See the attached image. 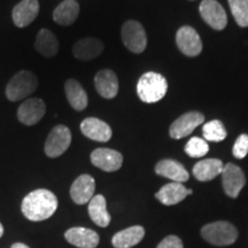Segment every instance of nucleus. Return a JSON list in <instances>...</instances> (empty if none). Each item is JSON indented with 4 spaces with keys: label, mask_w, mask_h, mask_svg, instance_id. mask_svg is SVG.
Returning <instances> with one entry per match:
<instances>
[{
    "label": "nucleus",
    "mask_w": 248,
    "mask_h": 248,
    "mask_svg": "<svg viewBox=\"0 0 248 248\" xmlns=\"http://www.w3.org/2000/svg\"><path fill=\"white\" fill-rule=\"evenodd\" d=\"M23 215L32 222L45 221L58 209V199L53 192L39 188L30 192L21 204Z\"/></svg>",
    "instance_id": "1"
},
{
    "label": "nucleus",
    "mask_w": 248,
    "mask_h": 248,
    "mask_svg": "<svg viewBox=\"0 0 248 248\" xmlns=\"http://www.w3.org/2000/svg\"><path fill=\"white\" fill-rule=\"evenodd\" d=\"M168 91L167 79L159 73L148 71L138 80L137 94L141 101L146 104H154L164 98Z\"/></svg>",
    "instance_id": "2"
},
{
    "label": "nucleus",
    "mask_w": 248,
    "mask_h": 248,
    "mask_svg": "<svg viewBox=\"0 0 248 248\" xmlns=\"http://www.w3.org/2000/svg\"><path fill=\"white\" fill-rule=\"evenodd\" d=\"M38 88V78L29 70H21L12 77L6 86V97L11 101H20L32 94Z\"/></svg>",
    "instance_id": "3"
},
{
    "label": "nucleus",
    "mask_w": 248,
    "mask_h": 248,
    "mask_svg": "<svg viewBox=\"0 0 248 248\" xmlns=\"http://www.w3.org/2000/svg\"><path fill=\"white\" fill-rule=\"evenodd\" d=\"M201 235L204 240L215 246H229L237 240L238 231L231 223L219 221L204 225L201 229Z\"/></svg>",
    "instance_id": "4"
},
{
    "label": "nucleus",
    "mask_w": 248,
    "mask_h": 248,
    "mask_svg": "<svg viewBox=\"0 0 248 248\" xmlns=\"http://www.w3.org/2000/svg\"><path fill=\"white\" fill-rule=\"evenodd\" d=\"M121 36H122L123 44L132 53H142L146 48V32L141 24L137 21H126L122 27Z\"/></svg>",
    "instance_id": "5"
},
{
    "label": "nucleus",
    "mask_w": 248,
    "mask_h": 248,
    "mask_svg": "<svg viewBox=\"0 0 248 248\" xmlns=\"http://www.w3.org/2000/svg\"><path fill=\"white\" fill-rule=\"evenodd\" d=\"M71 144L70 129L66 125H57L49 132L45 141L44 151L48 157L60 156Z\"/></svg>",
    "instance_id": "6"
},
{
    "label": "nucleus",
    "mask_w": 248,
    "mask_h": 248,
    "mask_svg": "<svg viewBox=\"0 0 248 248\" xmlns=\"http://www.w3.org/2000/svg\"><path fill=\"white\" fill-rule=\"evenodd\" d=\"M176 43L179 51L186 57H197L202 52V42L199 33L192 27L179 28L176 35Z\"/></svg>",
    "instance_id": "7"
},
{
    "label": "nucleus",
    "mask_w": 248,
    "mask_h": 248,
    "mask_svg": "<svg viewBox=\"0 0 248 248\" xmlns=\"http://www.w3.org/2000/svg\"><path fill=\"white\" fill-rule=\"evenodd\" d=\"M203 121L204 116L200 111H188V113L183 114L170 125V137L173 139L187 137L198 125H201L203 123Z\"/></svg>",
    "instance_id": "8"
},
{
    "label": "nucleus",
    "mask_w": 248,
    "mask_h": 248,
    "mask_svg": "<svg viewBox=\"0 0 248 248\" xmlns=\"http://www.w3.org/2000/svg\"><path fill=\"white\" fill-rule=\"evenodd\" d=\"M199 12L201 17L215 30H223L228 24V15L224 8L216 0H202Z\"/></svg>",
    "instance_id": "9"
},
{
    "label": "nucleus",
    "mask_w": 248,
    "mask_h": 248,
    "mask_svg": "<svg viewBox=\"0 0 248 248\" xmlns=\"http://www.w3.org/2000/svg\"><path fill=\"white\" fill-rule=\"evenodd\" d=\"M223 188H224L226 195L230 198H237L240 191L246 184V177L244 171L239 167L233 163L225 164L222 171Z\"/></svg>",
    "instance_id": "10"
},
{
    "label": "nucleus",
    "mask_w": 248,
    "mask_h": 248,
    "mask_svg": "<svg viewBox=\"0 0 248 248\" xmlns=\"http://www.w3.org/2000/svg\"><path fill=\"white\" fill-rule=\"evenodd\" d=\"M46 113L45 102L39 98H30L24 100L17 109V119L24 125H35Z\"/></svg>",
    "instance_id": "11"
},
{
    "label": "nucleus",
    "mask_w": 248,
    "mask_h": 248,
    "mask_svg": "<svg viewBox=\"0 0 248 248\" xmlns=\"http://www.w3.org/2000/svg\"><path fill=\"white\" fill-rule=\"evenodd\" d=\"M91 162L97 168L113 172L122 167L123 156L120 152L110 148H97L91 153Z\"/></svg>",
    "instance_id": "12"
},
{
    "label": "nucleus",
    "mask_w": 248,
    "mask_h": 248,
    "mask_svg": "<svg viewBox=\"0 0 248 248\" xmlns=\"http://www.w3.org/2000/svg\"><path fill=\"white\" fill-rule=\"evenodd\" d=\"M80 131L85 137L94 141L106 142L110 140L113 132L106 122L97 117H88L80 123Z\"/></svg>",
    "instance_id": "13"
},
{
    "label": "nucleus",
    "mask_w": 248,
    "mask_h": 248,
    "mask_svg": "<svg viewBox=\"0 0 248 248\" xmlns=\"http://www.w3.org/2000/svg\"><path fill=\"white\" fill-rule=\"evenodd\" d=\"M95 182L90 175H80L70 187V197L77 204H85L94 197Z\"/></svg>",
    "instance_id": "14"
},
{
    "label": "nucleus",
    "mask_w": 248,
    "mask_h": 248,
    "mask_svg": "<svg viewBox=\"0 0 248 248\" xmlns=\"http://www.w3.org/2000/svg\"><path fill=\"white\" fill-rule=\"evenodd\" d=\"M39 13L38 0H22L13 9V22L17 28H26L36 20Z\"/></svg>",
    "instance_id": "15"
},
{
    "label": "nucleus",
    "mask_w": 248,
    "mask_h": 248,
    "mask_svg": "<svg viewBox=\"0 0 248 248\" xmlns=\"http://www.w3.org/2000/svg\"><path fill=\"white\" fill-rule=\"evenodd\" d=\"M94 85L99 94L105 99L115 98L119 93V79L113 70L102 69L94 77Z\"/></svg>",
    "instance_id": "16"
},
{
    "label": "nucleus",
    "mask_w": 248,
    "mask_h": 248,
    "mask_svg": "<svg viewBox=\"0 0 248 248\" xmlns=\"http://www.w3.org/2000/svg\"><path fill=\"white\" fill-rule=\"evenodd\" d=\"M64 238L78 248H95L100 240L97 232L86 228H71L66 231Z\"/></svg>",
    "instance_id": "17"
},
{
    "label": "nucleus",
    "mask_w": 248,
    "mask_h": 248,
    "mask_svg": "<svg viewBox=\"0 0 248 248\" xmlns=\"http://www.w3.org/2000/svg\"><path fill=\"white\" fill-rule=\"evenodd\" d=\"M190 194H192V190L186 188L182 183L173 182L162 186L161 190L155 194V198L166 206H172L179 203Z\"/></svg>",
    "instance_id": "18"
},
{
    "label": "nucleus",
    "mask_w": 248,
    "mask_h": 248,
    "mask_svg": "<svg viewBox=\"0 0 248 248\" xmlns=\"http://www.w3.org/2000/svg\"><path fill=\"white\" fill-rule=\"evenodd\" d=\"M155 172L162 177L169 178L177 183H184L190 178V175H188L187 170L184 168V166L178 161L171 159L159 161L155 166Z\"/></svg>",
    "instance_id": "19"
},
{
    "label": "nucleus",
    "mask_w": 248,
    "mask_h": 248,
    "mask_svg": "<svg viewBox=\"0 0 248 248\" xmlns=\"http://www.w3.org/2000/svg\"><path fill=\"white\" fill-rule=\"evenodd\" d=\"M104 51V44L97 38H83L73 46V53L76 59L89 61L99 57Z\"/></svg>",
    "instance_id": "20"
},
{
    "label": "nucleus",
    "mask_w": 248,
    "mask_h": 248,
    "mask_svg": "<svg viewBox=\"0 0 248 248\" xmlns=\"http://www.w3.org/2000/svg\"><path fill=\"white\" fill-rule=\"evenodd\" d=\"M144 235L145 230L142 226H130L128 229L117 232L111 239V244L115 248H131L140 243Z\"/></svg>",
    "instance_id": "21"
},
{
    "label": "nucleus",
    "mask_w": 248,
    "mask_h": 248,
    "mask_svg": "<svg viewBox=\"0 0 248 248\" xmlns=\"http://www.w3.org/2000/svg\"><path fill=\"white\" fill-rule=\"evenodd\" d=\"M224 164L218 159H206L199 161L193 167V176L200 182L212 181L222 173Z\"/></svg>",
    "instance_id": "22"
},
{
    "label": "nucleus",
    "mask_w": 248,
    "mask_h": 248,
    "mask_svg": "<svg viewBox=\"0 0 248 248\" xmlns=\"http://www.w3.org/2000/svg\"><path fill=\"white\" fill-rule=\"evenodd\" d=\"M64 91H66L68 101H69L70 106L73 107L74 109L82 111L88 107V94H86L83 86L80 85L79 82H77L76 79H68L66 84H64Z\"/></svg>",
    "instance_id": "23"
},
{
    "label": "nucleus",
    "mask_w": 248,
    "mask_h": 248,
    "mask_svg": "<svg viewBox=\"0 0 248 248\" xmlns=\"http://www.w3.org/2000/svg\"><path fill=\"white\" fill-rule=\"evenodd\" d=\"M89 215L94 224L106 228L110 223V215L107 210L106 199L104 195H94L89 202Z\"/></svg>",
    "instance_id": "24"
},
{
    "label": "nucleus",
    "mask_w": 248,
    "mask_h": 248,
    "mask_svg": "<svg viewBox=\"0 0 248 248\" xmlns=\"http://www.w3.org/2000/svg\"><path fill=\"white\" fill-rule=\"evenodd\" d=\"M79 14V5L76 0H64L55 8L53 20L60 26H71Z\"/></svg>",
    "instance_id": "25"
},
{
    "label": "nucleus",
    "mask_w": 248,
    "mask_h": 248,
    "mask_svg": "<svg viewBox=\"0 0 248 248\" xmlns=\"http://www.w3.org/2000/svg\"><path fill=\"white\" fill-rule=\"evenodd\" d=\"M35 47L39 54H42L45 58L55 57L59 52V42L58 38L52 31L47 29L39 30L37 33Z\"/></svg>",
    "instance_id": "26"
},
{
    "label": "nucleus",
    "mask_w": 248,
    "mask_h": 248,
    "mask_svg": "<svg viewBox=\"0 0 248 248\" xmlns=\"http://www.w3.org/2000/svg\"><path fill=\"white\" fill-rule=\"evenodd\" d=\"M204 140L218 142L226 138V130L223 123L218 120H213L206 123L202 128Z\"/></svg>",
    "instance_id": "27"
},
{
    "label": "nucleus",
    "mask_w": 248,
    "mask_h": 248,
    "mask_svg": "<svg viewBox=\"0 0 248 248\" xmlns=\"http://www.w3.org/2000/svg\"><path fill=\"white\" fill-rule=\"evenodd\" d=\"M235 22L240 27H248V0H228Z\"/></svg>",
    "instance_id": "28"
},
{
    "label": "nucleus",
    "mask_w": 248,
    "mask_h": 248,
    "mask_svg": "<svg viewBox=\"0 0 248 248\" xmlns=\"http://www.w3.org/2000/svg\"><path fill=\"white\" fill-rule=\"evenodd\" d=\"M209 146L202 138L193 137L185 145V152L191 157H202L208 153Z\"/></svg>",
    "instance_id": "29"
},
{
    "label": "nucleus",
    "mask_w": 248,
    "mask_h": 248,
    "mask_svg": "<svg viewBox=\"0 0 248 248\" xmlns=\"http://www.w3.org/2000/svg\"><path fill=\"white\" fill-rule=\"evenodd\" d=\"M232 153H233V156L237 157V159H244L246 156L248 154V135L244 133V135H240L237 138L233 145Z\"/></svg>",
    "instance_id": "30"
},
{
    "label": "nucleus",
    "mask_w": 248,
    "mask_h": 248,
    "mask_svg": "<svg viewBox=\"0 0 248 248\" xmlns=\"http://www.w3.org/2000/svg\"><path fill=\"white\" fill-rule=\"evenodd\" d=\"M157 248H184V246L177 235H168L157 245Z\"/></svg>",
    "instance_id": "31"
},
{
    "label": "nucleus",
    "mask_w": 248,
    "mask_h": 248,
    "mask_svg": "<svg viewBox=\"0 0 248 248\" xmlns=\"http://www.w3.org/2000/svg\"><path fill=\"white\" fill-rule=\"evenodd\" d=\"M12 248H30L29 246H27L26 244H22V243H16L14 244L13 246H12Z\"/></svg>",
    "instance_id": "32"
},
{
    "label": "nucleus",
    "mask_w": 248,
    "mask_h": 248,
    "mask_svg": "<svg viewBox=\"0 0 248 248\" xmlns=\"http://www.w3.org/2000/svg\"><path fill=\"white\" fill-rule=\"evenodd\" d=\"M2 234H4V226L0 223V238L2 237Z\"/></svg>",
    "instance_id": "33"
}]
</instances>
